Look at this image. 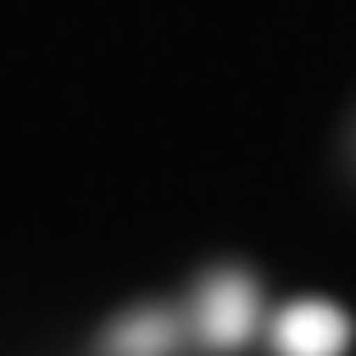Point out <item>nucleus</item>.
Returning a JSON list of instances; mask_svg holds the SVG:
<instances>
[{
    "instance_id": "nucleus-1",
    "label": "nucleus",
    "mask_w": 356,
    "mask_h": 356,
    "mask_svg": "<svg viewBox=\"0 0 356 356\" xmlns=\"http://www.w3.org/2000/svg\"><path fill=\"white\" fill-rule=\"evenodd\" d=\"M259 324V291L245 273H218L199 291V333L218 352H236L250 343Z\"/></svg>"
},
{
    "instance_id": "nucleus-2",
    "label": "nucleus",
    "mask_w": 356,
    "mask_h": 356,
    "mask_svg": "<svg viewBox=\"0 0 356 356\" xmlns=\"http://www.w3.org/2000/svg\"><path fill=\"white\" fill-rule=\"evenodd\" d=\"M273 343L282 356H343L352 343V319L333 301H296L277 315Z\"/></svg>"
},
{
    "instance_id": "nucleus-3",
    "label": "nucleus",
    "mask_w": 356,
    "mask_h": 356,
    "mask_svg": "<svg viewBox=\"0 0 356 356\" xmlns=\"http://www.w3.org/2000/svg\"><path fill=\"white\" fill-rule=\"evenodd\" d=\"M181 347V319L172 310H134L106 333V356H172Z\"/></svg>"
}]
</instances>
